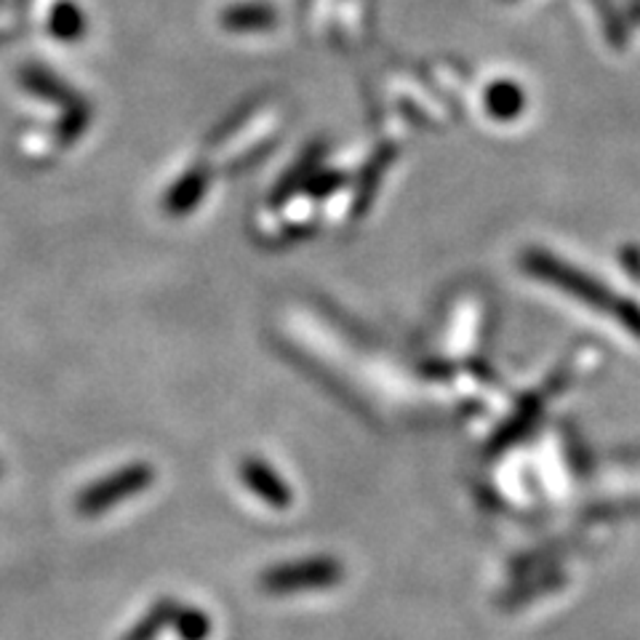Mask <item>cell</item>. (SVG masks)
I'll use <instances>...</instances> for the list:
<instances>
[{
	"label": "cell",
	"instance_id": "7",
	"mask_svg": "<svg viewBox=\"0 0 640 640\" xmlns=\"http://www.w3.org/2000/svg\"><path fill=\"white\" fill-rule=\"evenodd\" d=\"M88 116H92V112H88V107L70 105L68 112H64L62 123H59V131H57L59 142H64V145H70V142H75L77 136H81L83 131H86Z\"/></svg>",
	"mask_w": 640,
	"mask_h": 640
},
{
	"label": "cell",
	"instance_id": "4",
	"mask_svg": "<svg viewBox=\"0 0 640 640\" xmlns=\"http://www.w3.org/2000/svg\"><path fill=\"white\" fill-rule=\"evenodd\" d=\"M273 22V14L262 5H232L222 14V25L227 29H262Z\"/></svg>",
	"mask_w": 640,
	"mask_h": 640
},
{
	"label": "cell",
	"instance_id": "2",
	"mask_svg": "<svg viewBox=\"0 0 640 640\" xmlns=\"http://www.w3.org/2000/svg\"><path fill=\"white\" fill-rule=\"evenodd\" d=\"M206 184H208L206 169H193L184 173V177L169 190V195H166L164 201L166 214H171V217H184L188 212H193L197 203H201L203 193H206Z\"/></svg>",
	"mask_w": 640,
	"mask_h": 640
},
{
	"label": "cell",
	"instance_id": "3",
	"mask_svg": "<svg viewBox=\"0 0 640 640\" xmlns=\"http://www.w3.org/2000/svg\"><path fill=\"white\" fill-rule=\"evenodd\" d=\"M241 475L251 492L259 494L262 499H267L270 505H289V488H286V483L280 481L265 462H259V459H246L241 468Z\"/></svg>",
	"mask_w": 640,
	"mask_h": 640
},
{
	"label": "cell",
	"instance_id": "6",
	"mask_svg": "<svg viewBox=\"0 0 640 640\" xmlns=\"http://www.w3.org/2000/svg\"><path fill=\"white\" fill-rule=\"evenodd\" d=\"M51 33L62 40H75L83 33V14L73 3H59L51 14Z\"/></svg>",
	"mask_w": 640,
	"mask_h": 640
},
{
	"label": "cell",
	"instance_id": "1",
	"mask_svg": "<svg viewBox=\"0 0 640 640\" xmlns=\"http://www.w3.org/2000/svg\"><path fill=\"white\" fill-rule=\"evenodd\" d=\"M153 481L155 472L149 464H129V468L118 470L116 475H107L94 483V486H88L86 492L77 496V510H81L83 516H99L107 507L145 492Z\"/></svg>",
	"mask_w": 640,
	"mask_h": 640
},
{
	"label": "cell",
	"instance_id": "5",
	"mask_svg": "<svg viewBox=\"0 0 640 640\" xmlns=\"http://www.w3.org/2000/svg\"><path fill=\"white\" fill-rule=\"evenodd\" d=\"M22 77H25V86L29 88V92H35L38 97L44 99H51V101H73V94L68 92V86L64 83H59L57 77H53L51 73H46V70H35L29 68L22 73Z\"/></svg>",
	"mask_w": 640,
	"mask_h": 640
},
{
	"label": "cell",
	"instance_id": "8",
	"mask_svg": "<svg viewBox=\"0 0 640 640\" xmlns=\"http://www.w3.org/2000/svg\"><path fill=\"white\" fill-rule=\"evenodd\" d=\"M326 577V566H307V568H294V571H283L280 573L278 582L286 584V582H321V579Z\"/></svg>",
	"mask_w": 640,
	"mask_h": 640
}]
</instances>
